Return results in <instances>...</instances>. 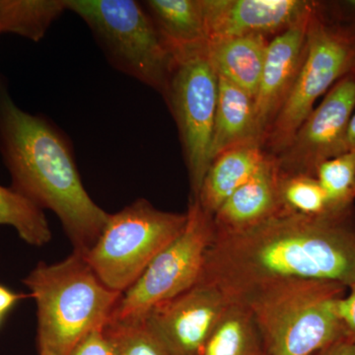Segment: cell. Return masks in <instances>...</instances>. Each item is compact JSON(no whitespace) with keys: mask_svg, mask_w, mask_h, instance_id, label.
Masks as SVG:
<instances>
[{"mask_svg":"<svg viewBox=\"0 0 355 355\" xmlns=\"http://www.w3.org/2000/svg\"><path fill=\"white\" fill-rule=\"evenodd\" d=\"M203 282L230 301L288 279L355 282V209L309 217L282 212L237 234L214 237Z\"/></svg>","mask_w":355,"mask_h":355,"instance_id":"obj_1","label":"cell"},{"mask_svg":"<svg viewBox=\"0 0 355 355\" xmlns=\"http://www.w3.org/2000/svg\"><path fill=\"white\" fill-rule=\"evenodd\" d=\"M0 149L12 188L60 219L74 253L85 256L110 214L84 188L69 140L43 116L21 110L0 90Z\"/></svg>","mask_w":355,"mask_h":355,"instance_id":"obj_2","label":"cell"},{"mask_svg":"<svg viewBox=\"0 0 355 355\" xmlns=\"http://www.w3.org/2000/svg\"><path fill=\"white\" fill-rule=\"evenodd\" d=\"M22 282L36 303L39 355H69L84 336L109 323L121 296L74 252L58 263L41 261Z\"/></svg>","mask_w":355,"mask_h":355,"instance_id":"obj_3","label":"cell"},{"mask_svg":"<svg viewBox=\"0 0 355 355\" xmlns=\"http://www.w3.org/2000/svg\"><path fill=\"white\" fill-rule=\"evenodd\" d=\"M340 282L288 279L261 286L235 301L253 313L268 355H312L349 335L336 312L347 294Z\"/></svg>","mask_w":355,"mask_h":355,"instance_id":"obj_4","label":"cell"},{"mask_svg":"<svg viewBox=\"0 0 355 355\" xmlns=\"http://www.w3.org/2000/svg\"><path fill=\"white\" fill-rule=\"evenodd\" d=\"M88 25L114 69L164 93L171 53L144 6L133 0H65Z\"/></svg>","mask_w":355,"mask_h":355,"instance_id":"obj_5","label":"cell"},{"mask_svg":"<svg viewBox=\"0 0 355 355\" xmlns=\"http://www.w3.org/2000/svg\"><path fill=\"white\" fill-rule=\"evenodd\" d=\"M187 220V214L163 211L139 198L110 214L84 259L105 286L123 294L183 232Z\"/></svg>","mask_w":355,"mask_h":355,"instance_id":"obj_6","label":"cell"},{"mask_svg":"<svg viewBox=\"0 0 355 355\" xmlns=\"http://www.w3.org/2000/svg\"><path fill=\"white\" fill-rule=\"evenodd\" d=\"M355 69V28L334 24L324 17L319 2L311 16L304 58L295 81L266 130L263 148L277 156L291 144L312 113L319 98Z\"/></svg>","mask_w":355,"mask_h":355,"instance_id":"obj_7","label":"cell"},{"mask_svg":"<svg viewBox=\"0 0 355 355\" xmlns=\"http://www.w3.org/2000/svg\"><path fill=\"white\" fill-rule=\"evenodd\" d=\"M187 216L183 232L121 294L110 322H141L154 307L197 284L205 254L214 239V219L196 198H191Z\"/></svg>","mask_w":355,"mask_h":355,"instance_id":"obj_8","label":"cell"},{"mask_svg":"<svg viewBox=\"0 0 355 355\" xmlns=\"http://www.w3.org/2000/svg\"><path fill=\"white\" fill-rule=\"evenodd\" d=\"M163 95L179 128L191 198H196L210 164L218 97V76L207 46L173 58L171 74Z\"/></svg>","mask_w":355,"mask_h":355,"instance_id":"obj_9","label":"cell"},{"mask_svg":"<svg viewBox=\"0 0 355 355\" xmlns=\"http://www.w3.org/2000/svg\"><path fill=\"white\" fill-rule=\"evenodd\" d=\"M354 111L355 69L327 92L289 146L275 156L280 174L315 177L322 163L345 153L347 130Z\"/></svg>","mask_w":355,"mask_h":355,"instance_id":"obj_10","label":"cell"},{"mask_svg":"<svg viewBox=\"0 0 355 355\" xmlns=\"http://www.w3.org/2000/svg\"><path fill=\"white\" fill-rule=\"evenodd\" d=\"M230 303L218 287L198 279L154 307L141 322L173 355H200Z\"/></svg>","mask_w":355,"mask_h":355,"instance_id":"obj_11","label":"cell"},{"mask_svg":"<svg viewBox=\"0 0 355 355\" xmlns=\"http://www.w3.org/2000/svg\"><path fill=\"white\" fill-rule=\"evenodd\" d=\"M314 6L305 0H202L207 40L279 35Z\"/></svg>","mask_w":355,"mask_h":355,"instance_id":"obj_12","label":"cell"},{"mask_svg":"<svg viewBox=\"0 0 355 355\" xmlns=\"http://www.w3.org/2000/svg\"><path fill=\"white\" fill-rule=\"evenodd\" d=\"M268 43L260 85L254 98L257 128L261 139L295 81L303 58L311 16L316 7Z\"/></svg>","mask_w":355,"mask_h":355,"instance_id":"obj_13","label":"cell"},{"mask_svg":"<svg viewBox=\"0 0 355 355\" xmlns=\"http://www.w3.org/2000/svg\"><path fill=\"white\" fill-rule=\"evenodd\" d=\"M279 173L268 154L258 171L214 214V237L244 232L282 214Z\"/></svg>","mask_w":355,"mask_h":355,"instance_id":"obj_14","label":"cell"},{"mask_svg":"<svg viewBox=\"0 0 355 355\" xmlns=\"http://www.w3.org/2000/svg\"><path fill=\"white\" fill-rule=\"evenodd\" d=\"M268 155L258 141L224 151L210 163L196 200L214 216L225 200L256 174Z\"/></svg>","mask_w":355,"mask_h":355,"instance_id":"obj_15","label":"cell"},{"mask_svg":"<svg viewBox=\"0 0 355 355\" xmlns=\"http://www.w3.org/2000/svg\"><path fill=\"white\" fill-rule=\"evenodd\" d=\"M172 58L209 44L202 0L141 2Z\"/></svg>","mask_w":355,"mask_h":355,"instance_id":"obj_16","label":"cell"},{"mask_svg":"<svg viewBox=\"0 0 355 355\" xmlns=\"http://www.w3.org/2000/svg\"><path fill=\"white\" fill-rule=\"evenodd\" d=\"M253 141L263 144L257 128L254 98L228 79L218 76V97L210 144V163L224 151Z\"/></svg>","mask_w":355,"mask_h":355,"instance_id":"obj_17","label":"cell"},{"mask_svg":"<svg viewBox=\"0 0 355 355\" xmlns=\"http://www.w3.org/2000/svg\"><path fill=\"white\" fill-rule=\"evenodd\" d=\"M268 43L263 36L220 40L207 44V53L218 76L254 98Z\"/></svg>","mask_w":355,"mask_h":355,"instance_id":"obj_18","label":"cell"},{"mask_svg":"<svg viewBox=\"0 0 355 355\" xmlns=\"http://www.w3.org/2000/svg\"><path fill=\"white\" fill-rule=\"evenodd\" d=\"M200 355H268L253 313L246 304L231 301Z\"/></svg>","mask_w":355,"mask_h":355,"instance_id":"obj_19","label":"cell"},{"mask_svg":"<svg viewBox=\"0 0 355 355\" xmlns=\"http://www.w3.org/2000/svg\"><path fill=\"white\" fill-rule=\"evenodd\" d=\"M65 10V0H0V30L39 42Z\"/></svg>","mask_w":355,"mask_h":355,"instance_id":"obj_20","label":"cell"},{"mask_svg":"<svg viewBox=\"0 0 355 355\" xmlns=\"http://www.w3.org/2000/svg\"><path fill=\"white\" fill-rule=\"evenodd\" d=\"M0 225L11 226L31 246H44L51 240L44 210L12 187L0 186Z\"/></svg>","mask_w":355,"mask_h":355,"instance_id":"obj_21","label":"cell"},{"mask_svg":"<svg viewBox=\"0 0 355 355\" xmlns=\"http://www.w3.org/2000/svg\"><path fill=\"white\" fill-rule=\"evenodd\" d=\"M279 189L282 209L286 214L319 217L342 212L331 207L328 196L315 177L279 173Z\"/></svg>","mask_w":355,"mask_h":355,"instance_id":"obj_22","label":"cell"},{"mask_svg":"<svg viewBox=\"0 0 355 355\" xmlns=\"http://www.w3.org/2000/svg\"><path fill=\"white\" fill-rule=\"evenodd\" d=\"M316 179L328 196L331 207L343 211L355 200V150L324 161L318 167Z\"/></svg>","mask_w":355,"mask_h":355,"instance_id":"obj_23","label":"cell"},{"mask_svg":"<svg viewBox=\"0 0 355 355\" xmlns=\"http://www.w3.org/2000/svg\"><path fill=\"white\" fill-rule=\"evenodd\" d=\"M105 328L116 343L119 355H173L142 322H109Z\"/></svg>","mask_w":355,"mask_h":355,"instance_id":"obj_24","label":"cell"},{"mask_svg":"<svg viewBox=\"0 0 355 355\" xmlns=\"http://www.w3.org/2000/svg\"><path fill=\"white\" fill-rule=\"evenodd\" d=\"M105 327L84 336L69 355H119L116 343Z\"/></svg>","mask_w":355,"mask_h":355,"instance_id":"obj_25","label":"cell"},{"mask_svg":"<svg viewBox=\"0 0 355 355\" xmlns=\"http://www.w3.org/2000/svg\"><path fill=\"white\" fill-rule=\"evenodd\" d=\"M319 6L324 17L334 24L355 28V0L319 2Z\"/></svg>","mask_w":355,"mask_h":355,"instance_id":"obj_26","label":"cell"},{"mask_svg":"<svg viewBox=\"0 0 355 355\" xmlns=\"http://www.w3.org/2000/svg\"><path fill=\"white\" fill-rule=\"evenodd\" d=\"M347 291L349 293L336 301V312L347 334L355 338V282Z\"/></svg>","mask_w":355,"mask_h":355,"instance_id":"obj_27","label":"cell"},{"mask_svg":"<svg viewBox=\"0 0 355 355\" xmlns=\"http://www.w3.org/2000/svg\"><path fill=\"white\" fill-rule=\"evenodd\" d=\"M312 355H355V338L345 335Z\"/></svg>","mask_w":355,"mask_h":355,"instance_id":"obj_28","label":"cell"},{"mask_svg":"<svg viewBox=\"0 0 355 355\" xmlns=\"http://www.w3.org/2000/svg\"><path fill=\"white\" fill-rule=\"evenodd\" d=\"M26 297V295L16 293L0 284V324L2 323L4 316L9 312L20 299Z\"/></svg>","mask_w":355,"mask_h":355,"instance_id":"obj_29","label":"cell"},{"mask_svg":"<svg viewBox=\"0 0 355 355\" xmlns=\"http://www.w3.org/2000/svg\"><path fill=\"white\" fill-rule=\"evenodd\" d=\"M355 150V111L350 120L347 135V151Z\"/></svg>","mask_w":355,"mask_h":355,"instance_id":"obj_30","label":"cell"},{"mask_svg":"<svg viewBox=\"0 0 355 355\" xmlns=\"http://www.w3.org/2000/svg\"><path fill=\"white\" fill-rule=\"evenodd\" d=\"M0 34H1V30H0Z\"/></svg>","mask_w":355,"mask_h":355,"instance_id":"obj_31","label":"cell"}]
</instances>
